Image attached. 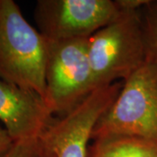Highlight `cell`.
I'll list each match as a JSON object with an SVG mask.
<instances>
[{"mask_svg":"<svg viewBox=\"0 0 157 157\" xmlns=\"http://www.w3.org/2000/svg\"><path fill=\"white\" fill-rule=\"evenodd\" d=\"M141 9L122 10L114 21L88 39L95 89L127 79L148 60Z\"/></svg>","mask_w":157,"mask_h":157,"instance_id":"cell-1","label":"cell"},{"mask_svg":"<svg viewBox=\"0 0 157 157\" xmlns=\"http://www.w3.org/2000/svg\"><path fill=\"white\" fill-rule=\"evenodd\" d=\"M47 41L12 0H0V78L45 101ZM46 102V101H45Z\"/></svg>","mask_w":157,"mask_h":157,"instance_id":"cell-2","label":"cell"},{"mask_svg":"<svg viewBox=\"0 0 157 157\" xmlns=\"http://www.w3.org/2000/svg\"><path fill=\"white\" fill-rule=\"evenodd\" d=\"M115 101L97 121L94 140L135 137L157 144V66L148 60L123 80Z\"/></svg>","mask_w":157,"mask_h":157,"instance_id":"cell-3","label":"cell"},{"mask_svg":"<svg viewBox=\"0 0 157 157\" xmlns=\"http://www.w3.org/2000/svg\"><path fill=\"white\" fill-rule=\"evenodd\" d=\"M88 39H46L45 101L52 114L67 113L95 90Z\"/></svg>","mask_w":157,"mask_h":157,"instance_id":"cell-4","label":"cell"},{"mask_svg":"<svg viewBox=\"0 0 157 157\" xmlns=\"http://www.w3.org/2000/svg\"><path fill=\"white\" fill-rule=\"evenodd\" d=\"M122 12L111 0H39L34 17L47 40L88 39Z\"/></svg>","mask_w":157,"mask_h":157,"instance_id":"cell-5","label":"cell"},{"mask_svg":"<svg viewBox=\"0 0 157 157\" xmlns=\"http://www.w3.org/2000/svg\"><path fill=\"white\" fill-rule=\"evenodd\" d=\"M124 81L94 90L60 119L52 121L39 136L54 157H88V142L97 121L115 101Z\"/></svg>","mask_w":157,"mask_h":157,"instance_id":"cell-6","label":"cell"},{"mask_svg":"<svg viewBox=\"0 0 157 157\" xmlns=\"http://www.w3.org/2000/svg\"><path fill=\"white\" fill-rule=\"evenodd\" d=\"M52 115L38 94L0 78V121L14 141L39 137Z\"/></svg>","mask_w":157,"mask_h":157,"instance_id":"cell-7","label":"cell"},{"mask_svg":"<svg viewBox=\"0 0 157 157\" xmlns=\"http://www.w3.org/2000/svg\"><path fill=\"white\" fill-rule=\"evenodd\" d=\"M88 157H157V144L135 137L95 140Z\"/></svg>","mask_w":157,"mask_h":157,"instance_id":"cell-8","label":"cell"},{"mask_svg":"<svg viewBox=\"0 0 157 157\" xmlns=\"http://www.w3.org/2000/svg\"><path fill=\"white\" fill-rule=\"evenodd\" d=\"M141 10L148 49V58L157 66V2L149 1Z\"/></svg>","mask_w":157,"mask_h":157,"instance_id":"cell-9","label":"cell"},{"mask_svg":"<svg viewBox=\"0 0 157 157\" xmlns=\"http://www.w3.org/2000/svg\"><path fill=\"white\" fill-rule=\"evenodd\" d=\"M41 150L39 137L17 140L2 157H39Z\"/></svg>","mask_w":157,"mask_h":157,"instance_id":"cell-10","label":"cell"},{"mask_svg":"<svg viewBox=\"0 0 157 157\" xmlns=\"http://www.w3.org/2000/svg\"><path fill=\"white\" fill-rule=\"evenodd\" d=\"M15 141L11 138L6 129L0 128V157L8 151Z\"/></svg>","mask_w":157,"mask_h":157,"instance_id":"cell-11","label":"cell"},{"mask_svg":"<svg viewBox=\"0 0 157 157\" xmlns=\"http://www.w3.org/2000/svg\"><path fill=\"white\" fill-rule=\"evenodd\" d=\"M40 144H41V142H40ZM39 157H54V155L49 150H47L45 147L42 146V144H41V150H40Z\"/></svg>","mask_w":157,"mask_h":157,"instance_id":"cell-12","label":"cell"}]
</instances>
